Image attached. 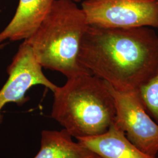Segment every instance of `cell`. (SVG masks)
<instances>
[{"label": "cell", "instance_id": "9", "mask_svg": "<svg viewBox=\"0 0 158 158\" xmlns=\"http://www.w3.org/2000/svg\"><path fill=\"white\" fill-rule=\"evenodd\" d=\"M64 129L44 130L40 151L34 158H93L96 155L79 142L74 141Z\"/></svg>", "mask_w": 158, "mask_h": 158}, {"label": "cell", "instance_id": "5", "mask_svg": "<svg viewBox=\"0 0 158 158\" xmlns=\"http://www.w3.org/2000/svg\"><path fill=\"white\" fill-rule=\"evenodd\" d=\"M106 83L116 107L114 124L138 149L158 158V124L147 112L138 91L118 90Z\"/></svg>", "mask_w": 158, "mask_h": 158}, {"label": "cell", "instance_id": "7", "mask_svg": "<svg viewBox=\"0 0 158 158\" xmlns=\"http://www.w3.org/2000/svg\"><path fill=\"white\" fill-rule=\"evenodd\" d=\"M55 0H19L11 22L0 32V44L6 40L28 39L38 28Z\"/></svg>", "mask_w": 158, "mask_h": 158}, {"label": "cell", "instance_id": "12", "mask_svg": "<svg viewBox=\"0 0 158 158\" xmlns=\"http://www.w3.org/2000/svg\"><path fill=\"white\" fill-rule=\"evenodd\" d=\"M93 158H102L101 157V156H98V155H95L94 156H93Z\"/></svg>", "mask_w": 158, "mask_h": 158}, {"label": "cell", "instance_id": "11", "mask_svg": "<svg viewBox=\"0 0 158 158\" xmlns=\"http://www.w3.org/2000/svg\"><path fill=\"white\" fill-rule=\"evenodd\" d=\"M6 43H2V44H0V49H3L4 48V46H6Z\"/></svg>", "mask_w": 158, "mask_h": 158}, {"label": "cell", "instance_id": "4", "mask_svg": "<svg viewBox=\"0 0 158 158\" xmlns=\"http://www.w3.org/2000/svg\"><path fill=\"white\" fill-rule=\"evenodd\" d=\"M88 25L106 28H158V0H84Z\"/></svg>", "mask_w": 158, "mask_h": 158}, {"label": "cell", "instance_id": "8", "mask_svg": "<svg viewBox=\"0 0 158 158\" xmlns=\"http://www.w3.org/2000/svg\"><path fill=\"white\" fill-rule=\"evenodd\" d=\"M77 139L102 158H153L135 146L127 138L124 132L114 123L101 135Z\"/></svg>", "mask_w": 158, "mask_h": 158}, {"label": "cell", "instance_id": "3", "mask_svg": "<svg viewBox=\"0 0 158 158\" xmlns=\"http://www.w3.org/2000/svg\"><path fill=\"white\" fill-rule=\"evenodd\" d=\"M88 25L85 12L74 0H55L40 26L25 40L42 68L69 79L89 72L78 61L81 40Z\"/></svg>", "mask_w": 158, "mask_h": 158}, {"label": "cell", "instance_id": "6", "mask_svg": "<svg viewBox=\"0 0 158 158\" xmlns=\"http://www.w3.org/2000/svg\"><path fill=\"white\" fill-rule=\"evenodd\" d=\"M6 72L9 77L0 90V124L3 119L1 111L6 104L14 102L19 106H23L28 101L26 93L34 85H44L52 92L57 87L44 74L42 67L25 40L19 46Z\"/></svg>", "mask_w": 158, "mask_h": 158}, {"label": "cell", "instance_id": "1", "mask_svg": "<svg viewBox=\"0 0 158 158\" xmlns=\"http://www.w3.org/2000/svg\"><path fill=\"white\" fill-rule=\"evenodd\" d=\"M80 64L114 89L137 91L158 69V35L149 27L88 25L81 40Z\"/></svg>", "mask_w": 158, "mask_h": 158}, {"label": "cell", "instance_id": "10", "mask_svg": "<svg viewBox=\"0 0 158 158\" xmlns=\"http://www.w3.org/2000/svg\"><path fill=\"white\" fill-rule=\"evenodd\" d=\"M137 91L147 112L158 124V69L152 78Z\"/></svg>", "mask_w": 158, "mask_h": 158}, {"label": "cell", "instance_id": "2", "mask_svg": "<svg viewBox=\"0 0 158 158\" xmlns=\"http://www.w3.org/2000/svg\"><path fill=\"white\" fill-rule=\"evenodd\" d=\"M53 93L51 117L76 139L101 135L114 123L116 107L106 82L89 72L69 78Z\"/></svg>", "mask_w": 158, "mask_h": 158}, {"label": "cell", "instance_id": "13", "mask_svg": "<svg viewBox=\"0 0 158 158\" xmlns=\"http://www.w3.org/2000/svg\"><path fill=\"white\" fill-rule=\"evenodd\" d=\"M74 1L76 2H79V1H82V0H74Z\"/></svg>", "mask_w": 158, "mask_h": 158}]
</instances>
